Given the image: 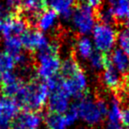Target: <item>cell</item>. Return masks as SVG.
<instances>
[{
    "mask_svg": "<svg viewBox=\"0 0 129 129\" xmlns=\"http://www.w3.org/2000/svg\"><path fill=\"white\" fill-rule=\"evenodd\" d=\"M25 85L21 76L15 72L1 75V90L5 96L15 99Z\"/></svg>",
    "mask_w": 129,
    "mask_h": 129,
    "instance_id": "10",
    "label": "cell"
},
{
    "mask_svg": "<svg viewBox=\"0 0 129 129\" xmlns=\"http://www.w3.org/2000/svg\"><path fill=\"white\" fill-rule=\"evenodd\" d=\"M21 42L24 50L31 53H37L46 48L51 40L47 34L40 31L38 28H27L21 37Z\"/></svg>",
    "mask_w": 129,
    "mask_h": 129,
    "instance_id": "8",
    "label": "cell"
},
{
    "mask_svg": "<svg viewBox=\"0 0 129 129\" xmlns=\"http://www.w3.org/2000/svg\"><path fill=\"white\" fill-rule=\"evenodd\" d=\"M59 23L58 15L50 9H46L37 17L34 24L40 31L45 33H52L57 28Z\"/></svg>",
    "mask_w": 129,
    "mask_h": 129,
    "instance_id": "13",
    "label": "cell"
},
{
    "mask_svg": "<svg viewBox=\"0 0 129 129\" xmlns=\"http://www.w3.org/2000/svg\"><path fill=\"white\" fill-rule=\"evenodd\" d=\"M50 89V95L47 101V107L51 112L64 114L72 107V98L60 87L59 75L48 81H45Z\"/></svg>",
    "mask_w": 129,
    "mask_h": 129,
    "instance_id": "6",
    "label": "cell"
},
{
    "mask_svg": "<svg viewBox=\"0 0 129 129\" xmlns=\"http://www.w3.org/2000/svg\"><path fill=\"white\" fill-rule=\"evenodd\" d=\"M97 22L95 10L84 2L75 6L69 24L73 31L78 36H90L98 24Z\"/></svg>",
    "mask_w": 129,
    "mask_h": 129,
    "instance_id": "4",
    "label": "cell"
},
{
    "mask_svg": "<svg viewBox=\"0 0 129 129\" xmlns=\"http://www.w3.org/2000/svg\"><path fill=\"white\" fill-rule=\"evenodd\" d=\"M46 0H23L21 5V10L26 20L34 23L37 17L44 10H46Z\"/></svg>",
    "mask_w": 129,
    "mask_h": 129,
    "instance_id": "15",
    "label": "cell"
},
{
    "mask_svg": "<svg viewBox=\"0 0 129 129\" xmlns=\"http://www.w3.org/2000/svg\"><path fill=\"white\" fill-rule=\"evenodd\" d=\"M11 129H31V128H26V127H24V126L20 125V124L16 123V122H13V124L11 125Z\"/></svg>",
    "mask_w": 129,
    "mask_h": 129,
    "instance_id": "30",
    "label": "cell"
},
{
    "mask_svg": "<svg viewBox=\"0 0 129 129\" xmlns=\"http://www.w3.org/2000/svg\"><path fill=\"white\" fill-rule=\"evenodd\" d=\"M105 1H107V0H85V3L95 10V9H99L102 7L104 5Z\"/></svg>",
    "mask_w": 129,
    "mask_h": 129,
    "instance_id": "28",
    "label": "cell"
},
{
    "mask_svg": "<svg viewBox=\"0 0 129 129\" xmlns=\"http://www.w3.org/2000/svg\"><path fill=\"white\" fill-rule=\"evenodd\" d=\"M59 49V43L57 41H51L46 48L36 53L35 73L38 79L48 81L59 75L62 62L58 56Z\"/></svg>",
    "mask_w": 129,
    "mask_h": 129,
    "instance_id": "2",
    "label": "cell"
},
{
    "mask_svg": "<svg viewBox=\"0 0 129 129\" xmlns=\"http://www.w3.org/2000/svg\"><path fill=\"white\" fill-rule=\"evenodd\" d=\"M60 77V87L71 98L79 99L85 95L89 88V78L82 68L77 70L73 75Z\"/></svg>",
    "mask_w": 129,
    "mask_h": 129,
    "instance_id": "7",
    "label": "cell"
},
{
    "mask_svg": "<svg viewBox=\"0 0 129 129\" xmlns=\"http://www.w3.org/2000/svg\"><path fill=\"white\" fill-rule=\"evenodd\" d=\"M105 129H123L121 123H112V122H108Z\"/></svg>",
    "mask_w": 129,
    "mask_h": 129,
    "instance_id": "29",
    "label": "cell"
},
{
    "mask_svg": "<svg viewBox=\"0 0 129 129\" xmlns=\"http://www.w3.org/2000/svg\"><path fill=\"white\" fill-rule=\"evenodd\" d=\"M43 123L47 129H68V122L64 114L49 111L43 117Z\"/></svg>",
    "mask_w": 129,
    "mask_h": 129,
    "instance_id": "20",
    "label": "cell"
},
{
    "mask_svg": "<svg viewBox=\"0 0 129 129\" xmlns=\"http://www.w3.org/2000/svg\"><path fill=\"white\" fill-rule=\"evenodd\" d=\"M108 64L123 76L129 75V56L120 48H115L108 56Z\"/></svg>",
    "mask_w": 129,
    "mask_h": 129,
    "instance_id": "17",
    "label": "cell"
},
{
    "mask_svg": "<svg viewBox=\"0 0 129 129\" xmlns=\"http://www.w3.org/2000/svg\"><path fill=\"white\" fill-rule=\"evenodd\" d=\"M50 95V89L45 81L40 79H33L25 83L21 91L16 96L20 108L25 110L39 112L45 106Z\"/></svg>",
    "mask_w": 129,
    "mask_h": 129,
    "instance_id": "1",
    "label": "cell"
},
{
    "mask_svg": "<svg viewBox=\"0 0 129 129\" xmlns=\"http://www.w3.org/2000/svg\"><path fill=\"white\" fill-rule=\"evenodd\" d=\"M87 64L93 72L102 73L108 65V57L103 53L95 51L87 60Z\"/></svg>",
    "mask_w": 129,
    "mask_h": 129,
    "instance_id": "22",
    "label": "cell"
},
{
    "mask_svg": "<svg viewBox=\"0 0 129 129\" xmlns=\"http://www.w3.org/2000/svg\"><path fill=\"white\" fill-rule=\"evenodd\" d=\"M64 115L69 126L74 125L75 122H77V120H79L78 112H77V109L75 105H72V107L69 108L66 113H64Z\"/></svg>",
    "mask_w": 129,
    "mask_h": 129,
    "instance_id": "26",
    "label": "cell"
},
{
    "mask_svg": "<svg viewBox=\"0 0 129 129\" xmlns=\"http://www.w3.org/2000/svg\"><path fill=\"white\" fill-rule=\"evenodd\" d=\"M16 66H17L16 60L12 56L7 54L6 52L0 53V75L14 72Z\"/></svg>",
    "mask_w": 129,
    "mask_h": 129,
    "instance_id": "23",
    "label": "cell"
},
{
    "mask_svg": "<svg viewBox=\"0 0 129 129\" xmlns=\"http://www.w3.org/2000/svg\"><path fill=\"white\" fill-rule=\"evenodd\" d=\"M117 21H126L129 17V0H107Z\"/></svg>",
    "mask_w": 129,
    "mask_h": 129,
    "instance_id": "19",
    "label": "cell"
},
{
    "mask_svg": "<svg viewBox=\"0 0 129 129\" xmlns=\"http://www.w3.org/2000/svg\"><path fill=\"white\" fill-rule=\"evenodd\" d=\"M96 13L98 23L107 24V25H113L115 22L117 21L115 18L113 11H111V9L107 4H104L102 7L99 8Z\"/></svg>",
    "mask_w": 129,
    "mask_h": 129,
    "instance_id": "24",
    "label": "cell"
},
{
    "mask_svg": "<svg viewBox=\"0 0 129 129\" xmlns=\"http://www.w3.org/2000/svg\"><path fill=\"white\" fill-rule=\"evenodd\" d=\"M17 101L8 96H0V129H11L20 114Z\"/></svg>",
    "mask_w": 129,
    "mask_h": 129,
    "instance_id": "9",
    "label": "cell"
},
{
    "mask_svg": "<svg viewBox=\"0 0 129 129\" xmlns=\"http://www.w3.org/2000/svg\"><path fill=\"white\" fill-rule=\"evenodd\" d=\"M121 125L123 129H129V103L125 105L122 108Z\"/></svg>",
    "mask_w": 129,
    "mask_h": 129,
    "instance_id": "27",
    "label": "cell"
},
{
    "mask_svg": "<svg viewBox=\"0 0 129 129\" xmlns=\"http://www.w3.org/2000/svg\"><path fill=\"white\" fill-rule=\"evenodd\" d=\"M0 90H1V75H0Z\"/></svg>",
    "mask_w": 129,
    "mask_h": 129,
    "instance_id": "33",
    "label": "cell"
},
{
    "mask_svg": "<svg viewBox=\"0 0 129 129\" xmlns=\"http://www.w3.org/2000/svg\"><path fill=\"white\" fill-rule=\"evenodd\" d=\"M95 50L103 54H110L116 48L118 30L114 25H107L98 23L90 34Z\"/></svg>",
    "mask_w": 129,
    "mask_h": 129,
    "instance_id": "5",
    "label": "cell"
},
{
    "mask_svg": "<svg viewBox=\"0 0 129 129\" xmlns=\"http://www.w3.org/2000/svg\"><path fill=\"white\" fill-rule=\"evenodd\" d=\"M47 7L54 11L58 17L69 22L75 8V0H46Z\"/></svg>",
    "mask_w": 129,
    "mask_h": 129,
    "instance_id": "16",
    "label": "cell"
},
{
    "mask_svg": "<svg viewBox=\"0 0 129 129\" xmlns=\"http://www.w3.org/2000/svg\"><path fill=\"white\" fill-rule=\"evenodd\" d=\"M126 26H129V17L127 19H126Z\"/></svg>",
    "mask_w": 129,
    "mask_h": 129,
    "instance_id": "32",
    "label": "cell"
},
{
    "mask_svg": "<svg viewBox=\"0 0 129 129\" xmlns=\"http://www.w3.org/2000/svg\"><path fill=\"white\" fill-rule=\"evenodd\" d=\"M4 46V52H6L7 54L11 55L12 57L16 58L19 57L24 52V47L22 44L21 39L20 37H7L4 38L3 42Z\"/></svg>",
    "mask_w": 129,
    "mask_h": 129,
    "instance_id": "21",
    "label": "cell"
},
{
    "mask_svg": "<svg viewBox=\"0 0 129 129\" xmlns=\"http://www.w3.org/2000/svg\"><path fill=\"white\" fill-rule=\"evenodd\" d=\"M74 50L75 58L78 61L84 62H87L90 56L96 51L92 41L89 36H79L74 43Z\"/></svg>",
    "mask_w": 129,
    "mask_h": 129,
    "instance_id": "14",
    "label": "cell"
},
{
    "mask_svg": "<svg viewBox=\"0 0 129 129\" xmlns=\"http://www.w3.org/2000/svg\"><path fill=\"white\" fill-rule=\"evenodd\" d=\"M122 108L121 99L116 95L111 96L108 101V112H107V120L108 122L112 123H121Z\"/></svg>",
    "mask_w": 129,
    "mask_h": 129,
    "instance_id": "18",
    "label": "cell"
},
{
    "mask_svg": "<svg viewBox=\"0 0 129 129\" xmlns=\"http://www.w3.org/2000/svg\"><path fill=\"white\" fill-rule=\"evenodd\" d=\"M75 106L79 119L88 126H98L107 118L108 101L103 98H94L85 94L77 99Z\"/></svg>",
    "mask_w": 129,
    "mask_h": 129,
    "instance_id": "3",
    "label": "cell"
},
{
    "mask_svg": "<svg viewBox=\"0 0 129 129\" xmlns=\"http://www.w3.org/2000/svg\"><path fill=\"white\" fill-rule=\"evenodd\" d=\"M100 81L102 86L110 91H119L124 86V76L109 64L101 73Z\"/></svg>",
    "mask_w": 129,
    "mask_h": 129,
    "instance_id": "11",
    "label": "cell"
},
{
    "mask_svg": "<svg viewBox=\"0 0 129 129\" xmlns=\"http://www.w3.org/2000/svg\"><path fill=\"white\" fill-rule=\"evenodd\" d=\"M11 4H14V5H20L22 3L23 0H9Z\"/></svg>",
    "mask_w": 129,
    "mask_h": 129,
    "instance_id": "31",
    "label": "cell"
},
{
    "mask_svg": "<svg viewBox=\"0 0 129 129\" xmlns=\"http://www.w3.org/2000/svg\"><path fill=\"white\" fill-rule=\"evenodd\" d=\"M27 28V21L24 17L13 14L4 21L1 33L4 38L21 37Z\"/></svg>",
    "mask_w": 129,
    "mask_h": 129,
    "instance_id": "12",
    "label": "cell"
},
{
    "mask_svg": "<svg viewBox=\"0 0 129 129\" xmlns=\"http://www.w3.org/2000/svg\"><path fill=\"white\" fill-rule=\"evenodd\" d=\"M117 45L118 48L129 56V26H124L118 31Z\"/></svg>",
    "mask_w": 129,
    "mask_h": 129,
    "instance_id": "25",
    "label": "cell"
}]
</instances>
